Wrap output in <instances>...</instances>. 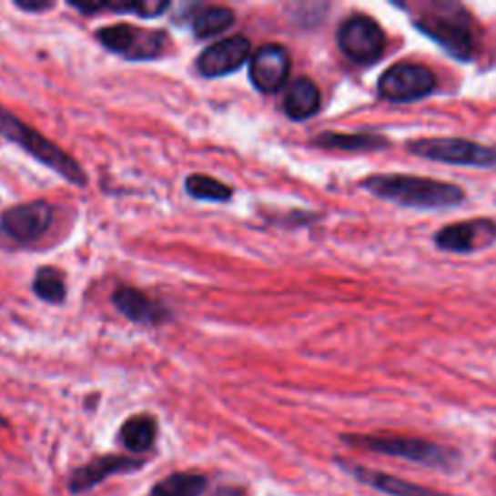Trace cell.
<instances>
[{
    "mask_svg": "<svg viewBox=\"0 0 496 496\" xmlns=\"http://www.w3.org/2000/svg\"><path fill=\"white\" fill-rule=\"evenodd\" d=\"M411 18L420 34L439 43L458 60H471L479 47L477 25L470 10L452 0H432L415 5Z\"/></svg>",
    "mask_w": 496,
    "mask_h": 496,
    "instance_id": "1",
    "label": "cell"
},
{
    "mask_svg": "<svg viewBox=\"0 0 496 496\" xmlns=\"http://www.w3.org/2000/svg\"><path fill=\"white\" fill-rule=\"evenodd\" d=\"M363 187L382 200L415 209L456 208L465 198L456 185L413 175H372L365 178Z\"/></svg>",
    "mask_w": 496,
    "mask_h": 496,
    "instance_id": "2",
    "label": "cell"
},
{
    "mask_svg": "<svg viewBox=\"0 0 496 496\" xmlns=\"http://www.w3.org/2000/svg\"><path fill=\"white\" fill-rule=\"evenodd\" d=\"M0 137L24 147L27 154H32L37 161L47 165L49 169L58 173L68 183L84 188L87 185V177L80 163L63 152L56 144L49 142L41 132L25 125L16 115H12L5 107H0Z\"/></svg>",
    "mask_w": 496,
    "mask_h": 496,
    "instance_id": "3",
    "label": "cell"
},
{
    "mask_svg": "<svg viewBox=\"0 0 496 496\" xmlns=\"http://www.w3.org/2000/svg\"><path fill=\"white\" fill-rule=\"evenodd\" d=\"M343 440L351 446L370 450V452L401 458L419 465H427V468L450 470L460 461V454L454 452L452 448L434 444L423 439L392 437V434H388V437H377V434H349V437H343Z\"/></svg>",
    "mask_w": 496,
    "mask_h": 496,
    "instance_id": "4",
    "label": "cell"
},
{
    "mask_svg": "<svg viewBox=\"0 0 496 496\" xmlns=\"http://www.w3.org/2000/svg\"><path fill=\"white\" fill-rule=\"evenodd\" d=\"M408 152L461 167H496V149L463 138H420L408 144Z\"/></svg>",
    "mask_w": 496,
    "mask_h": 496,
    "instance_id": "5",
    "label": "cell"
},
{
    "mask_svg": "<svg viewBox=\"0 0 496 496\" xmlns=\"http://www.w3.org/2000/svg\"><path fill=\"white\" fill-rule=\"evenodd\" d=\"M97 41L105 49L128 60H152L163 55L167 34L161 29H142L130 24L105 25L97 29Z\"/></svg>",
    "mask_w": 496,
    "mask_h": 496,
    "instance_id": "6",
    "label": "cell"
},
{
    "mask_svg": "<svg viewBox=\"0 0 496 496\" xmlns=\"http://www.w3.org/2000/svg\"><path fill=\"white\" fill-rule=\"evenodd\" d=\"M338 47L355 65H370L384 55L386 34L377 20L353 14L338 29Z\"/></svg>",
    "mask_w": 496,
    "mask_h": 496,
    "instance_id": "7",
    "label": "cell"
},
{
    "mask_svg": "<svg viewBox=\"0 0 496 496\" xmlns=\"http://www.w3.org/2000/svg\"><path fill=\"white\" fill-rule=\"evenodd\" d=\"M439 80L429 66L417 63H396L379 80V96L392 103H410L430 96Z\"/></svg>",
    "mask_w": 496,
    "mask_h": 496,
    "instance_id": "8",
    "label": "cell"
},
{
    "mask_svg": "<svg viewBox=\"0 0 496 496\" xmlns=\"http://www.w3.org/2000/svg\"><path fill=\"white\" fill-rule=\"evenodd\" d=\"M291 72V55L278 43H268L252 55L248 76L252 86L262 94H278L288 84Z\"/></svg>",
    "mask_w": 496,
    "mask_h": 496,
    "instance_id": "9",
    "label": "cell"
},
{
    "mask_svg": "<svg viewBox=\"0 0 496 496\" xmlns=\"http://www.w3.org/2000/svg\"><path fill=\"white\" fill-rule=\"evenodd\" d=\"M496 240V221L489 218H475L470 221H460L442 228L434 243L440 250L470 254L489 248Z\"/></svg>",
    "mask_w": 496,
    "mask_h": 496,
    "instance_id": "10",
    "label": "cell"
},
{
    "mask_svg": "<svg viewBox=\"0 0 496 496\" xmlns=\"http://www.w3.org/2000/svg\"><path fill=\"white\" fill-rule=\"evenodd\" d=\"M250 56V41L243 35L221 39L200 53L197 68L204 78H221L237 72Z\"/></svg>",
    "mask_w": 496,
    "mask_h": 496,
    "instance_id": "11",
    "label": "cell"
},
{
    "mask_svg": "<svg viewBox=\"0 0 496 496\" xmlns=\"http://www.w3.org/2000/svg\"><path fill=\"white\" fill-rule=\"evenodd\" d=\"M51 223L53 208L43 200L14 206L0 219L5 233L18 243H34L51 228Z\"/></svg>",
    "mask_w": 496,
    "mask_h": 496,
    "instance_id": "12",
    "label": "cell"
},
{
    "mask_svg": "<svg viewBox=\"0 0 496 496\" xmlns=\"http://www.w3.org/2000/svg\"><path fill=\"white\" fill-rule=\"evenodd\" d=\"M142 461L132 460V458H125V456H103L94 460L92 463L84 465V468L76 470L70 477V491L72 492H84L94 489L96 485H99L101 481L107 479L109 475L115 473H125V471H132L140 468Z\"/></svg>",
    "mask_w": 496,
    "mask_h": 496,
    "instance_id": "13",
    "label": "cell"
},
{
    "mask_svg": "<svg viewBox=\"0 0 496 496\" xmlns=\"http://www.w3.org/2000/svg\"><path fill=\"white\" fill-rule=\"evenodd\" d=\"M345 470H348L353 477H357L360 483H365L380 492H386L390 496H448L444 492L410 483V481H403L400 477L360 468V465H345Z\"/></svg>",
    "mask_w": 496,
    "mask_h": 496,
    "instance_id": "14",
    "label": "cell"
},
{
    "mask_svg": "<svg viewBox=\"0 0 496 496\" xmlns=\"http://www.w3.org/2000/svg\"><path fill=\"white\" fill-rule=\"evenodd\" d=\"M113 303L123 317L138 324H154L163 317V309L159 305L128 285H120L115 289Z\"/></svg>",
    "mask_w": 496,
    "mask_h": 496,
    "instance_id": "15",
    "label": "cell"
},
{
    "mask_svg": "<svg viewBox=\"0 0 496 496\" xmlns=\"http://www.w3.org/2000/svg\"><path fill=\"white\" fill-rule=\"evenodd\" d=\"M320 89L310 78L295 80L283 99V109L293 120H307L320 111Z\"/></svg>",
    "mask_w": 496,
    "mask_h": 496,
    "instance_id": "16",
    "label": "cell"
},
{
    "mask_svg": "<svg viewBox=\"0 0 496 496\" xmlns=\"http://www.w3.org/2000/svg\"><path fill=\"white\" fill-rule=\"evenodd\" d=\"M314 144L326 149H341V152H380L386 149L390 142L379 134H339V132H324L314 138Z\"/></svg>",
    "mask_w": 496,
    "mask_h": 496,
    "instance_id": "17",
    "label": "cell"
},
{
    "mask_svg": "<svg viewBox=\"0 0 496 496\" xmlns=\"http://www.w3.org/2000/svg\"><path fill=\"white\" fill-rule=\"evenodd\" d=\"M157 437V423L149 415L130 417L120 429V440L132 452H146L154 446Z\"/></svg>",
    "mask_w": 496,
    "mask_h": 496,
    "instance_id": "18",
    "label": "cell"
},
{
    "mask_svg": "<svg viewBox=\"0 0 496 496\" xmlns=\"http://www.w3.org/2000/svg\"><path fill=\"white\" fill-rule=\"evenodd\" d=\"M235 24V12L228 6H208L200 12L194 14L192 18V32L197 37L206 39V37H214Z\"/></svg>",
    "mask_w": 496,
    "mask_h": 496,
    "instance_id": "19",
    "label": "cell"
},
{
    "mask_svg": "<svg viewBox=\"0 0 496 496\" xmlns=\"http://www.w3.org/2000/svg\"><path fill=\"white\" fill-rule=\"evenodd\" d=\"M72 6L84 12V14H94L99 10H111V12H134L138 14L140 18H157L165 10L171 8V3L167 0H138V3H72Z\"/></svg>",
    "mask_w": 496,
    "mask_h": 496,
    "instance_id": "20",
    "label": "cell"
},
{
    "mask_svg": "<svg viewBox=\"0 0 496 496\" xmlns=\"http://www.w3.org/2000/svg\"><path fill=\"white\" fill-rule=\"evenodd\" d=\"M206 487V477L198 473H173L159 481L152 491V496H200Z\"/></svg>",
    "mask_w": 496,
    "mask_h": 496,
    "instance_id": "21",
    "label": "cell"
},
{
    "mask_svg": "<svg viewBox=\"0 0 496 496\" xmlns=\"http://www.w3.org/2000/svg\"><path fill=\"white\" fill-rule=\"evenodd\" d=\"M185 188H187V192L190 194V197L197 198V200L228 202L233 197V190L228 185L219 183V180L214 178V177L200 175V173L190 175L187 178Z\"/></svg>",
    "mask_w": 496,
    "mask_h": 496,
    "instance_id": "22",
    "label": "cell"
},
{
    "mask_svg": "<svg viewBox=\"0 0 496 496\" xmlns=\"http://www.w3.org/2000/svg\"><path fill=\"white\" fill-rule=\"evenodd\" d=\"M34 291L41 300H45V303L51 305L63 303L66 299V283L63 274L51 266L41 268L34 279Z\"/></svg>",
    "mask_w": 496,
    "mask_h": 496,
    "instance_id": "23",
    "label": "cell"
},
{
    "mask_svg": "<svg viewBox=\"0 0 496 496\" xmlns=\"http://www.w3.org/2000/svg\"><path fill=\"white\" fill-rule=\"evenodd\" d=\"M14 6L20 8V10H25V12H43V10L53 8V3H49V0H34V3L24 0V3H14Z\"/></svg>",
    "mask_w": 496,
    "mask_h": 496,
    "instance_id": "24",
    "label": "cell"
},
{
    "mask_svg": "<svg viewBox=\"0 0 496 496\" xmlns=\"http://www.w3.org/2000/svg\"><path fill=\"white\" fill-rule=\"evenodd\" d=\"M214 496H240V494L235 489H219Z\"/></svg>",
    "mask_w": 496,
    "mask_h": 496,
    "instance_id": "25",
    "label": "cell"
}]
</instances>
